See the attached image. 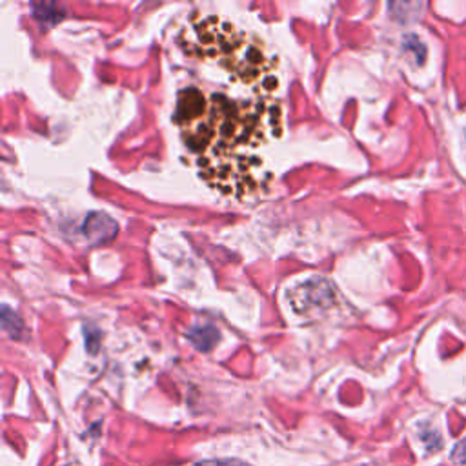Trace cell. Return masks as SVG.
<instances>
[{"instance_id":"cell-1","label":"cell","mask_w":466,"mask_h":466,"mask_svg":"<svg viewBox=\"0 0 466 466\" xmlns=\"http://www.w3.org/2000/svg\"><path fill=\"white\" fill-rule=\"evenodd\" d=\"M177 126L202 177L224 193L258 186V149L280 131V109L269 93L229 96L187 86L177 95Z\"/></svg>"},{"instance_id":"cell-3","label":"cell","mask_w":466,"mask_h":466,"mask_svg":"<svg viewBox=\"0 0 466 466\" xmlns=\"http://www.w3.org/2000/svg\"><path fill=\"white\" fill-rule=\"evenodd\" d=\"M189 339L198 350L209 351L218 340V331L213 326H198L189 331Z\"/></svg>"},{"instance_id":"cell-5","label":"cell","mask_w":466,"mask_h":466,"mask_svg":"<svg viewBox=\"0 0 466 466\" xmlns=\"http://www.w3.org/2000/svg\"><path fill=\"white\" fill-rule=\"evenodd\" d=\"M195 466H246L238 461H204V462H197Z\"/></svg>"},{"instance_id":"cell-2","label":"cell","mask_w":466,"mask_h":466,"mask_svg":"<svg viewBox=\"0 0 466 466\" xmlns=\"http://www.w3.org/2000/svg\"><path fill=\"white\" fill-rule=\"evenodd\" d=\"M115 224L109 217L95 213L86 220V231L89 237H93L96 242H104L107 238H111L115 235V229H106L104 226H111Z\"/></svg>"},{"instance_id":"cell-4","label":"cell","mask_w":466,"mask_h":466,"mask_svg":"<svg viewBox=\"0 0 466 466\" xmlns=\"http://www.w3.org/2000/svg\"><path fill=\"white\" fill-rule=\"evenodd\" d=\"M451 461L455 464H466V437L455 444L451 450Z\"/></svg>"}]
</instances>
